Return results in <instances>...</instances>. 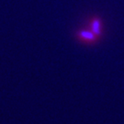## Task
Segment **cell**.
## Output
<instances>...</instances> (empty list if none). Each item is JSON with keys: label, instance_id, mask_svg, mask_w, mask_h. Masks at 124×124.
Returning a JSON list of instances; mask_svg holds the SVG:
<instances>
[{"label": "cell", "instance_id": "6da1fadb", "mask_svg": "<svg viewBox=\"0 0 124 124\" xmlns=\"http://www.w3.org/2000/svg\"><path fill=\"white\" fill-rule=\"evenodd\" d=\"M76 35L84 42H94L97 40V36L91 30H80L76 34Z\"/></svg>", "mask_w": 124, "mask_h": 124}, {"label": "cell", "instance_id": "7a4b0ae2", "mask_svg": "<svg viewBox=\"0 0 124 124\" xmlns=\"http://www.w3.org/2000/svg\"><path fill=\"white\" fill-rule=\"evenodd\" d=\"M90 25H91V31H92L97 37L101 35V33H102V31H101V20L98 17L93 18L91 21Z\"/></svg>", "mask_w": 124, "mask_h": 124}]
</instances>
